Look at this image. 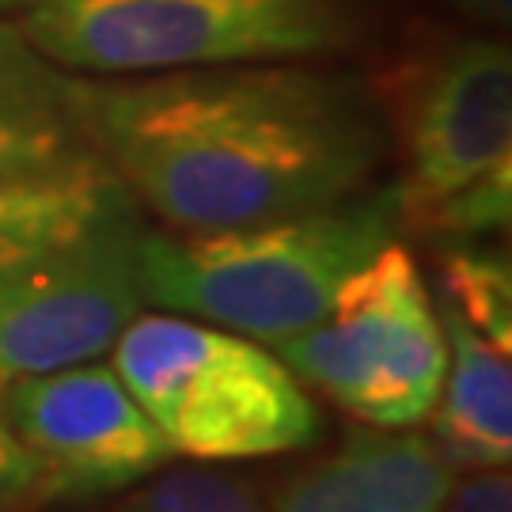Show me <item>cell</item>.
Wrapping results in <instances>:
<instances>
[{"label": "cell", "instance_id": "cell-1", "mask_svg": "<svg viewBox=\"0 0 512 512\" xmlns=\"http://www.w3.org/2000/svg\"><path fill=\"white\" fill-rule=\"evenodd\" d=\"M80 103L103 164L175 232L353 198L384 152L365 95L293 61L80 76Z\"/></svg>", "mask_w": 512, "mask_h": 512}, {"label": "cell", "instance_id": "cell-2", "mask_svg": "<svg viewBox=\"0 0 512 512\" xmlns=\"http://www.w3.org/2000/svg\"><path fill=\"white\" fill-rule=\"evenodd\" d=\"M145 209L99 160L0 186V384L103 357L145 308Z\"/></svg>", "mask_w": 512, "mask_h": 512}, {"label": "cell", "instance_id": "cell-3", "mask_svg": "<svg viewBox=\"0 0 512 512\" xmlns=\"http://www.w3.org/2000/svg\"><path fill=\"white\" fill-rule=\"evenodd\" d=\"M395 190L217 232H145L141 293L160 311L285 342L330 311L334 296L399 232Z\"/></svg>", "mask_w": 512, "mask_h": 512}, {"label": "cell", "instance_id": "cell-4", "mask_svg": "<svg viewBox=\"0 0 512 512\" xmlns=\"http://www.w3.org/2000/svg\"><path fill=\"white\" fill-rule=\"evenodd\" d=\"M110 368L175 456L202 463L289 456L319 440V410L277 353L190 315L137 311Z\"/></svg>", "mask_w": 512, "mask_h": 512}, {"label": "cell", "instance_id": "cell-5", "mask_svg": "<svg viewBox=\"0 0 512 512\" xmlns=\"http://www.w3.org/2000/svg\"><path fill=\"white\" fill-rule=\"evenodd\" d=\"M16 16L76 76L304 61L349 35V0H23Z\"/></svg>", "mask_w": 512, "mask_h": 512}, {"label": "cell", "instance_id": "cell-6", "mask_svg": "<svg viewBox=\"0 0 512 512\" xmlns=\"http://www.w3.org/2000/svg\"><path fill=\"white\" fill-rule=\"evenodd\" d=\"M277 357L357 421L414 429L437 406L448 342L418 262L391 239L319 323L277 342Z\"/></svg>", "mask_w": 512, "mask_h": 512}, {"label": "cell", "instance_id": "cell-7", "mask_svg": "<svg viewBox=\"0 0 512 512\" xmlns=\"http://www.w3.org/2000/svg\"><path fill=\"white\" fill-rule=\"evenodd\" d=\"M0 399L35 467L38 501L118 494L175 459L164 433L99 357L4 380Z\"/></svg>", "mask_w": 512, "mask_h": 512}, {"label": "cell", "instance_id": "cell-8", "mask_svg": "<svg viewBox=\"0 0 512 512\" xmlns=\"http://www.w3.org/2000/svg\"><path fill=\"white\" fill-rule=\"evenodd\" d=\"M406 179L399 217L433 224L467 190L512 179V54L497 38H463L437 54L403 99Z\"/></svg>", "mask_w": 512, "mask_h": 512}, {"label": "cell", "instance_id": "cell-9", "mask_svg": "<svg viewBox=\"0 0 512 512\" xmlns=\"http://www.w3.org/2000/svg\"><path fill=\"white\" fill-rule=\"evenodd\" d=\"M448 482L452 463L433 437L372 425L296 467L270 512H440Z\"/></svg>", "mask_w": 512, "mask_h": 512}, {"label": "cell", "instance_id": "cell-10", "mask_svg": "<svg viewBox=\"0 0 512 512\" xmlns=\"http://www.w3.org/2000/svg\"><path fill=\"white\" fill-rule=\"evenodd\" d=\"M99 160L80 76L42 54L19 16L0 12V186Z\"/></svg>", "mask_w": 512, "mask_h": 512}, {"label": "cell", "instance_id": "cell-11", "mask_svg": "<svg viewBox=\"0 0 512 512\" xmlns=\"http://www.w3.org/2000/svg\"><path fill=\"white\" fill-rule=\"evenodd\" d=\"M448 342V368L433 406V444L452 467L482 471L512 459V349L478 334L452 304L433 296Z\"/></svg>", "mask_w": 512, "mask_h": 512}, {"label": "cell", "instance_id": "cell-12", "mask_svg": "<svg viewBox=\"0 0 512 512\" xmlns=\"http://www.w3.org/2000/svg\"><path fill=\"white\" fill-rule=\"evenodd\" d=\"M440 300L490 342L512 349V274L509 258L490 247H456L440 262Z\"/></svg>", "mask_w": 512, "mask_h": 512}, {"label": "cell", "instance_id": "cell-13", "mask_svg": "<svg viewBox=\"0 0 512 512\" xmlns=\"http://www.w3.org/2000/svg\"><path fill=\"white\" fill-rule=\"evenodd\" d=\"M110 512H266L258 490L239 475L213 467H160Z\"/></svg>", "mask_w": 512, "mask_h": 512}, {"label": "cell", "instance_id": "cell-14", "mask_svg": "<svg viewBox=\"0 0 512 512\" xmlns=\"http://www.w3.org/2000/svg\"><path fill=\"white\" fill-rule=\"evenodd\" d=\"M440 512H512L509 467H482L467 478L452 475Z\"/></svg>", "mask_w": 512, "mask_h": 512}, {"label": "cell", "instance_id": "cell-15", "mask_svg": "<svg viewBox=\"0 0 512 512\" xmlns=\"http://www.w3.org/2000/svg\"><path fill=\"white\" fill-rule=\"evenodd\" d=\"M23 497H35V467L19 444L16 429L8 421L4 399H0V512L19 505Z\"/></svg>", "mask_w": 512, "mask_h": 512}, {"label": "cell", "instance_id": "cell-16", "mask_svg": "<svg viewBox=\"0 0 512 512\" xmlns=\"http://www.w3.org/2000/svg\"><path fill=\"white\" fill-rule=\"evenodd\" d=\"M471 12H478V16H486V19H509L512 12V0H463Z\"/></svg>", "mask_w": 512, "mask_h": 512}, {"label": "cell", "instance_id": "cell-17", "mask_svg": "<svg viewBox=\"0 0 512 512\" xmlns=\"http://www.w3.org/2000/svg\"><path fill=\"white\" fill-rule=\"evenodd\" d=\"M23 0H0V12H16Z\"/></svg>", "mask_w": 512, "mask_h": 512}]
</instances>
